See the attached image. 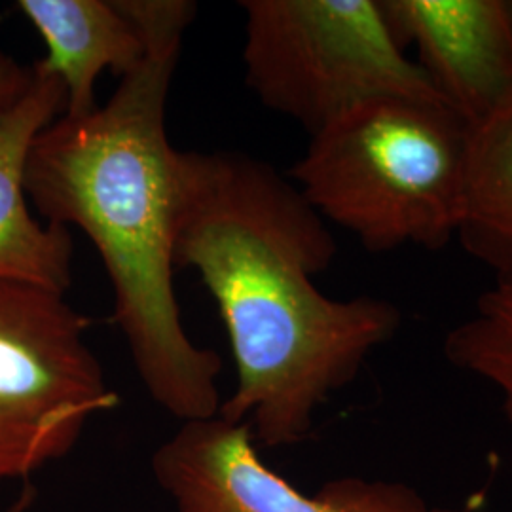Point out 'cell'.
<instances>
[{
	"mask_svg": "<svg viewBox=\"0 0 512 512\" xmlns=\"http://www.w3.org/2000/svg\"><path fill=\"white\" fill-rule=\"evenodd\" d=\"M239 6L247 86L266 109L291 118L310 137L374 99L442 103L391 37L378 0H243Z\"/></svg>",
	"mask_w": 512,
	"mask_h": 512,
	"instance_id": "277c9868",
	"label": "cell"
},
{
	"mask_svg": "<svg viewBox=\"0 0 512 512\" xmlns=\"http://www.w3.org/2000/svg\"><path fill=\"white\" fill-rule=\"evenodd\" d=\"M181 46L147 52L105 105L61 114L25 165V194L48 224L78 228L101 256L112 319L150 399L183 421L219 414L222 359L186 334L175 293V158L165 109Z\"/></svg>",
	"mask_w": 512,
	"mask_h": 512,
	"instance_id": "7a4b0ae2",
	"label": "cell"
},
{
	"mask_svg": "<svg viewBox=\"0 0 512 512\" xmlns=\"http://www.w3.org/2000/svg\"><path fill=\"white\" fill-rule=\"evenodd\" d=\"M391 37L471 128L512 99L511 0H378Z\"/></svg>",
	"mask_w": 512,
	"mask_h": 512,
	"instance_id": "52a82bcc",
	"label": "cell"
},
{
	"mask_svg": "<svg viewBox=\"0 0 512 512\" xmlns=\"http://www.w3.org/2000/svg\"><path fill=\"white\" fill-rule=\"evenodd\" d=\"M444 355L459 370L494 385L512 423V279H497L473 313L448 330Z\"/></svg>",
	"mask_w": 512,
	"mask_h": 512,
	"instance_id": "8fae6325",
	"label": "cell"
},
{
	"mask_svg": "<svg viewBox=\"0 0 512 512\" xmlns=\"http://www.w3.org/2000/svg\"><path fill=\"white\" fill-rule=\"evenodd\" d=\"M67 294L0 277V486L73 454L120 404Z\"/></svg>",
	"mask_w": 512,
	"mask_h": 512,
	"instance_id": "5b68a950",
	"label": "cell"
},
{
	"mask_svg": "<svg viewBox=\"0 0 512 512\" xmlns=\"http://www.w3.org/2000/svg\"><path fill=\"white\" fill-rule=\"evenodd\" d=\"M469 126L437 101L384 97L311 135L293 181L368 253L456 239Z\"/></svg>",
	"mask_w": 512,
	"mask_h": 512,
	"instance_id": "3957f363",
	"label": "cell"
},
{
	"mask_svg": "<svg viewBox=\"0 0 512 512\" xmlns=\"http://www.w3.org/2000/svg\"><path fill=\"white\" fill-rule=\"evenodd\" d=\"M35 80V65L27 67L0 50V118L29 92Z\"/></svg>",
	"mask_w": 512,
	"mask_h": 512,
	"instance_id": "4fadbf2b",
	"label": "cell"
},
{
	"mask_svg": "<svg viewBox=\"0 0 512 512\" xmlns=\"http://www.w3.org/2000/svg\"><path fill=\"white\" fill-rule=\"evenodd\" d=\"M456 239L495 279H512V99L469 128Z\"/></svg>",
	"mask_w": 512,
	"mask_h": 512,
	"instance_id": "30bf717a",
	"label": "cell"
},
{
	"mask_svg": "<svg viewBox=\"0 0 512 512\" xmlns=\"http://www.w3.org/2000/svg\"><path fill=\"white\" fill-rule=\"evenodd\" d=\"M175 188V268L200 275L236 363L219 416L245 423L260 446L300 444L403 313L385 298L317 289L338 243L274 165L238 150H177Z\"/></svg>",
	"mask_w": 512,
	"mask_h": 512,
	"instance_id": "6da1fadb",
	"label": "cell"
},
{
	"mask_svg": "<svg viewBox=\"0 0 512 512\" xmlns=\"http://www.w3.org/2000/svg\"><path fill=\"white\" fill-rule=\"evenodd\" d=\"M511 8H512V0H511Z\"/></svg>",
	"mask_w": 512,
	"mask_h": 512,
	"instance_id": "9a60e30c",
	"label": "cell"
},
{
	"mask_svg": "<svg viewBox=\"0 0 512 512\" xmlns=\"http://www.w3.org/2000/svg\"><path fill=\"white\" fill-rule=\"evenodd\" d=\"M18 10L46 44L40 65L63 82L67 116L99 107L95 86L105 71L124 78L147 57L116 0H19Z\"/></svg>",
	"mask_w": 512,
	"mask_h": 512,
	"instance_id": "9c48e42d",
	"label": "cell"
},
{
	"mask_svg": "<svg viewBox=\"0 0 512 512\" xmlns=\"http://www.w3.org/2000/svg\"><path fill=\"white\" fill-rule=\"evenodd\" d=\"M38 492L37 488L31 482H25L16 495V499L10 503V507L6 512H31L35 503H37Z\"/></svg>",
	"mask_w": 512,
	"mask_h": 512,
	"instance_id": "5bb4252c",
	"label": "cell"
},
{
	"mask_svg": "<svg viewBox=\"0 0 512 512\" xmlns=\"http://www.w3.org/2000/svg\"><path fill=\"white\" fill-rule=\"evenodd\" d=\"M67 105L63 82L35 63V80L0 118V277L67 294L73 285L74 239L38 220L25 194V165L38 133Z\"/></svg>",
	"mask_w": 512,
	"mask_h": 512,
	"instance_id": "ba28073f",
	"label": "cell"
},
{
	"mask_svg": "<svg viewBox=\"0 0 512 512\" xmlns=\"http://www.w3.org/2000/svg\"><path fill=\"white\" fill-rule=\"evenodd\" d=\"M175 512H465L433 507L403 482L334 478L306 494L260 458L245 423L184 421L150 459Z\"/></svg>",
	"mask_w": 512,
	"mask_h": 512,
	"instance_id": "8992f818",
	"label": "cell"
},
{
	"mask_svg": "<svg viewBox=\"0 0 512 512\" xmlns=\"http://www.w3.org/2000/svg\"><path fill=\"white\" fill-rule=\"evenodd\" d=\"M145 44V50L183 46L198 4L192 0H116Z\"/></svg>",
	"mask_w": 512,
	"mask_h": 512,
	"instance_id": "7c38bea8",
	"label": "cell"
}]
</instances>
